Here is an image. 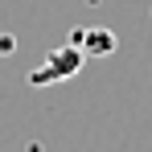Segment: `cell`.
<instances>
[{"instance_id": "cell-2", "label": "cell", "mask_w": 152, "mask_h": 152, "mask_svg": "<svg viewBox=\"0 0 152 152\" xmlns=\"http://www.w3.org/2000/svg\"><path fill=\"white\" fill-rule=\"evenodd\" d=\"M74 45L86 53V58H107V53H115L119 37H115L107 25H86V29H78V33H74Z\"/></svg>"}, {"instance_id": "cell-3", "label": "cell", "mask_w": 152, "mask_h": 152, "mask_svg": "<svg viewBox=\"0 0 152 152\" xmlns=\"http://www.w3.org/2000/svg\"><path fill=\"white\" fill-rule=\"evenodd\" d=\"M12 45H17V41H12L8 33H0V53H8V50H12Z\"/></svg>"}, {"instance_id": "cell-1", "label": "cell", "mask_w": 152, "mask_h": 152, "mask_svg": "<svg viewBox=\"0 0 152 152\" xmlns=\"http://www.w3.org/2000/svg\"><path fill=\"white\" fill-rule=\"evenodd\" d=\"M82 62H86V53L78 50L74 41L70 45H58V50L45 53V62L37 66V70H29V86H45V82H66V78H74L82 70Z\"/></svg>"}]
</instances>
